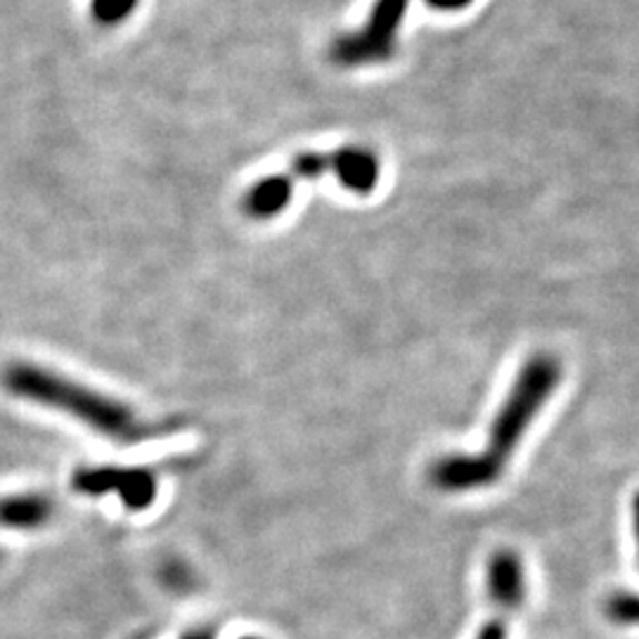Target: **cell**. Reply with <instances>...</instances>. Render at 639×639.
I'll return each instance as SVG.
<instances>
[{
  "instance_id": "1",
  "label": "cell",
  "mask_w": 639,
  "mask_h": 639,
  "mask_svg": "<svg viewBox=\"0 0 639 639\" xmlns=\"http://www.w3.org/2000/svg\"><path fill=\"white\" fill-rule=\"evenodd\" d=\"M561 381V368L552 356L528 360L509 396L490 425V438L481 452L448 455L431 467V481L446 492H467L496 483L519 448L528 427L552 398Z\"/></svg>"
},
{
  "instance_id": "2",
  "label": "cell",
  "mask_w": 639,
  "mask_h": 639,
  "mask_svg": "<svg viewBox=\"0 0 639 639\" xmlns=\"http://www.w3.org/2000/svg\"><path fill=\"white\" fill-rule=\"evenodd\" d=\"M3 387L17 396L46 408L62 410L114 441L133 443L148 438L150 429L136 412L119 400L102 396L83 383L50 372L33 362H12L3 372Z\"/></svg>"
},
{
  "instance_id": "3",
  "label": "cell",
  "mask_w": 639,
  "mask_h": 639,
  "mask_svg": "<svg viewBox=\"0 0 639 639\" xmlns=\"http://www.w3.org/2000/svg\"><path fill=\"white\" fill-rule=\"evenodd\" d=\"M410 0H375L368 20L358 29L341 33L330 46V60L341 69H358L389 62L398 48Z\"/></svg>"
},
{
  "instance_id": "4",
  "label": "cell",
  "mask_w": 639,
  "mask_h": 639,
  "mask_svg": "<svg viewBox=\"0 0 639 639\" xmlns=\"http://www.w3.org/2000/svg\"><path fill=\"white\" fill-rule=\"evenodd\" d=\"M291 188L301 180H318L335 176L339 186L356 194H370L379 186L381 163L368 148H339L335 152H303L291 159L289 169L282 173Z\"/></svg>"
},
{
  "instance_id": "5",
  "label": "cell",
  "mask_w": 639,
  "mask_h": 639,
  "mask_svg": "<svg viewBox=\"0 0 639 639\" xmlns=\"http://www.w3.org/2000/svg\"><path fill=\"white\" fill-rule=\"evenodd\" d=\"M488 592L492 616L481 626L477 639H509V623L526 597L523 566L517 552H496L488 563Z\"/></svg>"
},
{
  "instance_id": "6",
  "label": "cell",
  "mask_w": 639,
  "mask_h": 639,
  "mask_svg": "<svg viewBox=\"0 0 639 639\" xmlns=\"http://www.w3.org/2000/svg\"><path fill=\"white\" fill-rule=\"evenodd\" d=\"M71 488L81 496H107L114 492L123 507L140 511L148 509L157 498V479L150 469L142 467H86L71 477Z\"/></svg>"
},
{
  "instance_id": "7",
  "label": "cell",
  "mask_w": 639,
  "mask_h": 639,
  "mask_svg": "<svg viewBox=\"0 0 639 639\" xmlns=\"http://www.w3.org/2000/svg\"><path fill=\"white\" fill-rule=\"evenodd\" d=\"M52 517V500L41 492H17L0 498V526L12 531H31L41 528Z\"/></svg>"
},
{
  "instance_id": "8",
  "label": "cell",
  "mask_w": 639,
  "mask_h": 639,
  "mask_svg": "<svg viewBox=\"0 0 639 639\" xmlns=\"http://www.w3.org/2000/svg\"><path fill=\"white\" fill-rule=\"evenodd\" d=\"M140 0H93L90 3V12H93L96 22L104 27H114L128 20L136 12Z\"/></svg>"
},
{
  "instance_id": "9",
  "label": "cell",
  "mask_w": 639,
  "mask_h": 639,
  "mask_svg": "<svg viewBox=\"0 0 639 639\" xmlns=\"http://www.w3.org/2000/svg\"><path fill=\"white\" fill-rule=\"evenodd\" d=\"M607 613L618 626H632L637 620V597L635 592H616L607 601Z\"/></svg>"
},
{
  "instance_id": "10",
  "label": "cell",
  "mask_w": 639,
  "mask_h": 639,
  "mask_svg": "<svg viewBox=\"0 0 639 639\" xmlns=\"http://www.w3.org/2000/svg\"><path fill=\"white\" fill-rule=\"evenodd\" d=\"M425 3L436 12H462L473 6V0H425Z\"/></svg>"
},
{
  "instance_id": "11",
  "label": "cell",
  "mask_w": 639,
  "mask_h": 639,
  "mask_svg": "<svg viewBox=\"0 0 639 639\" xmlns=\"http://www.w3.org/2000/svg\"><path fill=\"white\" fill-rule=\"evenodd\" d=\"M180 639H216V635H213V630H192V632H188V635H182Z\"/></svg>"
},
{
  "instance_id": "12",
  "label": "cell",
  "mask_w": 639,
  "mask_h": 639,
  "mask_svg": "<svg viewBox=\"0 0 639 639\" xmlns=\"http://www.w3.org/2000/svg\"><path fill=\"white\" fill-rule=\"evenodd\" d=\"M242 639H259V637H242Z\"/></svg>"
}]
</instances>
